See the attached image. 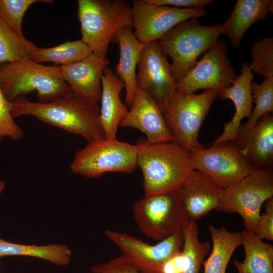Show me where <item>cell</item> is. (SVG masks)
<instances>
[{
	"label": "cell",
	"instance_id": "ba28073f",
	"mask_svg": "<svg viewBox=\"0 0 273 273\" xmlns=\"http://www.w3.org/2000/svg\"><path fill=\"white\" fill-rule=\"evenodd\" d=\"M132 210L140 231L157 241L180 231L189 220L177 191L144 196L133 204Z\"/></svg>",
	"mask_w": 273,
	"mask_h": 273
},
{
	"label": "cell",
	"instance_id": "7a4b0ae2",
	"mask_svg": "<svg viewBox=\"0 0 273 273\" xmlns=\"http://www.w3.org/2000/svg\"><path fill=\"white\" fill-rule=\"evenodd\" d=\"M137 145L144 196L177 191L193 170L189 152L174 142Z\"/></svg>",
	"mask_w": 273,
	"mask_h": 273
},
{
	"label": "cell",
	"instance_id": "e0dca14e",
	"mask_svg": "<svg viewBox=\"0 0 273 273\" xmlns=\"http://www.w3.org/2000/svg\"><path fill=\"white\" fill-rule=\"evenodd\" d=\"M110 61L92 54L85 59L68 65L58 66L61 74L71 90L98 104L101 95V77Z\"/></svg>",
	"mask_w": 273,
	"mask_h": 273
},
{
	"label": "cell",
	"instance_id": "d6986e66",
	"mask_svg": "<svg viewBox=\"0 0 273 273\" xmlns=\"http://www.w3.org/2000/svg\"><path fill=\"white\" fill-rule=\"evenodd\" d=\"M240 72L241 74L237 76L232 85L219 93L221 98L233 102L235 111L231 120L224 124L222 133L212 144L233 141L237 136L242 120L245 118L248 119L252 113V83L254 75L249 63L245 62L242 64Z\"/></svg>",
	"mask_w": 273,
	"mask_h": 273
},
{
	"label": "cell",
	"instance_id": "30bf717a",
	"mask_svg": "<svg viewBox=\"0 0 273 273\" xmlns=\"http://www.w3.org/2000/svg\"><path fill=\"white\" fill-rule=\"evenodd\" d=\"M189 154L193 170L202 172L223 190L255 170L233 141L196 148Z\"/></svg>",
	"mask_w": 273,
	"mask_h": 273
},
{
	"label": "cell",
	"instance_id": "9a60e30c",
	"mask_svg": "<svg viewBox=\"0 0 273 273\" xmlns=\"http://www.w3.org/2000/svg\"><path fill=\"white\" fill-rule=\"evenodd\" d=\"M119 126L138 129L145 134L148 143L173 142L161 109L149 94L138 87L130 110Z\"/></svg>",
	"mask_w": 273,
	"mask_h": 273
},
{
	"label": "cell",
	"instance_id": "4fadbf2b",
	"mask_svg": "<svg viewBox=\"0 0 273 273\" xmlns=\"http://www.w3.org/2000/svg\"><path fill=\"white\" fill-rule=\"evenodd\" d=\"M131 10L133 33L144 45L158 41L183 22L207 14L204 8H177L154 5L147 0L133 1Z\"/></svg>",
	"mask_w": 273,
	"mask_h": 273
},
{
	"label": "cell",
	"instance_id": "277c9868",
	"mask_svg": "<svg viewBox=\"0 0 273 273\" xmlns=\"http://www.w3.org/2000/svg\"><path fill=\"white\" fill-rule=\"evenodd\" d=\"M0 86L9 102L37 92L38 101L59 98L70 88L63 78L58 66H46L30 59L0 64Z\"/></svg>",
	"mask_w": 273,
	"mask_h": 273
},
{
	"label": "cell",
	"instance_id": "4dcf8cb0",
	"mask_svg": "<svg viewBox=\"0 0 273 273\" xmlns=\"http://www.w3.org/2000/svg\"><path fill=\"white\" fill-rule=\"evenodd\" d=\"M38 2L51 3V1L0 0V19L13 30L23 37L22 26L25 12L33 4Z\"/></svg>",
	"mask_w": 273,
	"mask_h": 273
},
{
	"label": "cell",
	"instance_id": "74e56055",
	"mask_svg": "<svg viewBox=\"0 0 273 273\" xmlns=\"http://www.w3.org/2000/svg\"><path fill=\"white\" fill-rule=\"evenodd\" d=\"M1 258H0V267H1Z\"/></svg>",
	"mask_w": 273,
	"mask_h": 273
},
{
	"label": "cell",
	"instance_id": "484cf974",
	"mask_svg": "<svg viewBox=\"0 0 273 273\" xmlns=\"http://www.w3.org/2000/svg\"><path fill=\"white\" fill-rule=\"evenodd\" d=\"M9 256L35 257L63 267L70 263L72 251L65 244L25 245L12 243L0 238V258Z\"/></svg>",
	"mask_w": 273,
	"mask_h": 273
},
{
	"label": "cell",
	"instance_id": "83f0119b",
	"mask_svg": "<svg viewBox=\"0 0 273 273\" xmlns=\"http://www.w3.org/2000/svg\"><path fill=\"white\" fill-rule=\"evenodd\" d=\"M252 92L256 105L247 122L241 126L240 133L248 132L261 118L273 111V77H264L260 84L252 83Z\"/></svg>",
	"mask_w": 273,
	"mask_h": 273
},
{
	"label": "cell",
	"instance_id": "f1b7e54d",
	"mask_svg": "<svg viewBox=\"0 0 273 273\" xmlns=\"http://www.w3.org/2000/svg\"><path fill=\"white\" fill-rule=\"evenodd\" d=\"M27 42L0 19V64L30 59Z\"/></svg>",
	"mask_w": 273,
	"mask_h": 273
},
{
	"label": "cell",
	"instance_id": "4316f807",
	"mask_svg": "<svg viewBox=\"0 0 273 273\" xmlns=\"http://www.w3.org/2000/svg\"><path fill=\"white\" fill-rule=\"evenodd\" d=\"M181 231L184 273H199L204 259L210 252V244L199 240V230L196 221L189 220Z\"/></svg>",
	"mask_w": 273,
	"mask_h": 273
},
{
	"label": "cell",
	"instance_id": "1f68e13d",
	"mask_svg": "<svg viewBox=\"0 0 273 273\" xmlns=\"http://www.w3.org/2000/svg\"><path fill=\"white\" fill-rule=\"evenodd\" d=\"M23 135V130L12 115L10 102L4 96L0 86V141L7 137L17 140Z\"/></svg>",
	"mask_w": 273,
	"mask_h": 273
},
{
	"label": "cell",
	"instance_id": "e575fe53",
	"mask_svg": "<svg viewBox=\"0 0 273 273\" xmlns=\"http://www.w3.org/2000/svg\"><path fill=\"white\" fill-rule=\"evenodd\" d=\"M157 5L168 6L177 8H204L213 2L211 0H147Z\"/></svg>",
	"mask_w": 273,
	"mask_h": 273
},
{
	"label": "cell",
	"instance_id": "cb8c5ba5",
	"mask_svg": "<svg viewBox=\"0 0 273 273\" xmlns=\"http://www.w3.org/2000/svg\"><path fill=\"white\" fill-rule=\"evenodd\" d=\"M208 229L213 246L209 257L203 262L204 273H226L233 252L241 245V232H230L224 226L212 225Z\"/></svg>",
	"mask_w": 273,
	"mask_h": 273
},
{
	"label": "cell",
	"instance_id": "8992f818",
	"mask_svg": "<svg viewBox=\"0 0 273 273\" xmlns=\"http://www.w3.org/2000/svg\"><path fill=\"white\" fill-rule=\"evenodd\" d=\"M218 97L219 93L211 89L199 94L176 91L164 115L173 142L188 152L203 147L198 141L199 130Z\"/></svg>",
	"mask_w": 273,
	"mask_h": 273
},
{
	"label": "cell",
	"instance_id": "836d02e7",
	"mask_svg": "<svg viewBox=\"0 0 273 273\" xmlns=\"http://www.w3.org/2000/svg\"><path fill=\"white\" fill-rule=\"evenodd\" d=\"M255 234L261 240H273V197L265 203V211L260 214Z\"/></svg>",
	"mask_w": 273,
	"mask_h": 273
},
{
	"label": "cell",
	"instance_id": "6da1fadb",
	"mask_svg": "<svg viewBox=\"0 0 273 273\" xmlns=\"http://www.w3.org/2000/svg\"><path fill=\"white\" fill-rule=\"evenodd\" d=\"M13 117L33 116L50 125L81 136L88 143L105 139L98 104L74 93L48 102H32L26 97L10 103Z\"/></svg>",
	"mask_w": 273,
	"mask_h": 273
},
{
	"label": "cell",
	"instance_id": "7c38bea8",
	"mask_svg": "<svg viewBox=\"0 0 273 273\" xmlns=\"http://www.w3.org/2000/svg\"><path fill=\"white\" fill-rule=\"evenodd\" d=\"M227 48L225 40L217 39L176 82V90L190 94L199 89H211L219 94L230 87L237 75L228 56Z\"/></svg>",
	"mask_w": 273,
	"mask_h": 273
},
{
	"label": "cell",
	"instance_id": "2e32d148",
	"mask_svg": "<svg viewBox=\"0 0 273 273\" xmlns=\"http://www.w3.org/2000/svg\"><path fill=\"white\" fill-rule=\"evenodd\" d=\"M223 189L202 172L192 170L177 191L189 220L196 221L218 210Z\"/></svg>",
	"mask_w": 273,
	"mask_h": 273
},
{
	"label": "cell",
	"instance_id": "5bb4252c",
	"mask_svg": "<svg viewBox=\"0 0 273 273\" xmlns=\"http://www.w3.org/2000/svg\"><path fill=\"white\" fill-rule=\"evenodd\" d=\"M137 87L149 94L163 115L176 90L167 57L157 41L144 45L138 64Z\"/></svg>",
	"mask_w": 273,
	"mask_h": 273
},
{
	"label": "cell",
	"instance_id": "603a6c76",
	"mask_svg": "<svg viewBox=\"0 0 273 273\" xmlns=\"http://www.w3.org/2000/svg\"><path fill=\"white\" fill-rule=\"evenodd\" d=\"M241 235L245 257L243 262L234 259L238 273H273V245L264 242L253 232L243 230Z\"/></svg>",
	"mask_w": 273,
	"mask_h": 273
},
{
	"label": "cell",
	"instance_id": "8d00e7d4",
	"mask_svg": "<svg viewBox=\"0 0 273 273\" xmlns=\"http://www.w3.org/2000/svg\"><path fill=\"white\" fill-rule=\"evenodd\" d=\"M5 188V183L3 180H0V194Z\"/></svg>",
	"mask_w": 273,
	"mask_h": 273
},
{
	"label": "cell",
	"instance_id": "d590c367",
	"mask_svg": "<svg viewBox=\"0 0 273 273\" xmlns=\"http://www.w3.org/2000/svg\"><path fill=\"white\" fill-rule=\"evenodd\" d=\"M184 258L181 251L163 266L162 273H184Z\"/></svg>",
	"mask_w": 273,
	"mask_h": 273
},
{
	"label": "cell",
	"instance_id": "8fae6325",
	"mask_svg": "<svg viewBox=\"0 0 273 273\" xmlns=\"http://www.w3.org/2000/svg\"><path fill=\"white\" fill-rule=\"evenodd\" d=\"M104 234L142 273H162L164 265L181 251L183 243L181 230L154 245L125 232L107 229Z\"/></svg>",
	"mask_w": 273,
	"mask_h": 273
},
{
	"label": "cell",
	"instance_id": "3957f363",
	"mask_svg": "<svg viewBox=\"0 0 273 273\" xmlns=\"http://www.w3.org/2000/svg\"><path fill=\"white\" fill-rule=\"evenodd\" d=\"M77 15L81 40L102 58L120 30L133 28L131 6L124 0H78Z\"/></svg>",
	"mask_w": 273,
	"mask_h": 273
},
{
	"label": "cell",
	"instance_id": "f546056e",
	"mask_svg": "<svg viewBox=\"0 0 273 273\" xmlns=\"http://www.w3.org/2000/svg\"><path fill=\"white\" fill-rule=\"evenodd\" d=\"M251 70L258 75L273 77V38L266 37L252 43L251 47Z\"/></svg>",
	"mask_w": 273,
	"mask_h": 273
},
{
	"label": "cell",
	"instance_id": "9c48e42d",
	"mask_svg": "<svg viewBox=\"0 0 273 273\" xmlns=\"http://www.w3.org/2000/svg\"><path fill=\"white\" fill-rule=\"evenodd\" d=\"M272 197V169L255 170L223 190L218 210L238 213L245 230L255 233L261 206Z\"/></svg>",
	"mask_w": 273,
	"mask_h": 273
},
{
	"label": "cell",
	"instance_id": "5b68a950",
	"mask_svg": "<svg viewBox=\"0 0 273 273\" xmlns=\"http://www.w3.org/2000/svg\"><path fill=\"white\" fill-rule=\"evenodd\" d=\"M221 35V24L205 26L198 18H192L178 24L157 41L161 52L171 59L170 68L176 82Z\"/></svg>",
	"mask_w": 273,
	"mask_h": 273
},
{
	"label": "cell",
	"instance_id": "ac0fdd59",
	"mask_svg": "<svg viewBox=\"0 0 273 273\" xmlns=\"http://www.w3.org/2000/svg\"><path fill=\"white\" fill-rule=\"evenodd\" d=\"M255 170L272 169L273 116H263L247 133L239 132L233 141Z\"/></svg>",
	"mask_w": 273,
	"mask_h": 273
},
{
	"label": "cell",
	"instance_id": "44dd1931",
	"mask_svg": "<svg viewBox=\"0 0 273 273\" xmlns=\"http://www.w3.org/2000/svg\"><path fill=\"white\" fill-rule=\"evenodd\" d=\"M272 11V0H237L230 15L221 24L222 35L229 38L233 48H237L248 28L266 19Z\"/></svg>",
	"mask_w": 273,
	"mask_h": 273
},
{
	"label": "cell",
	"instance_id": "d6a6232c",
	"mask_svg": "<svg viewBox=\"0 0 273 273\" xmlns=\"http://www.w3.org/2000/svg\"><path fill=\"white\" fill-rule=\"evenodd\" d=\"M91 273H142L122 255L97 264L90 268Z\"/></svg>",
	"mask_w": 273,
	"mask_h": 273
},
{
	"label": "cell",
	"instance_id": "52a82bcc",
	"mask_svg": "<svg viewBox=\"0 0 273 273\" xmlns=\"http://www.w3.org/2000/svg\"><path fill=\"white\" fill-rule=\"evenodd\" d=\"M138 152L137 144L105 139L78 151L70 168L75 174L91 178L107 172L131 173L138 166Z\"/></svg>",
	"mask_w": 273,
	"mask_h": 273
},
{
	"label": "cell",
	"instance_id": "ffe728a7",
	"mask_svg": "<svg viewBox=\"0 0 273 273\" xmlns=\"http://www.w3.org/2000/svg\"><path fill=\"white\" fill-rule=\"evenodd\" d=\"M124 88L123 81L112 69L106 67L101 77L100 101V118L106 139H117L118 128L128 112L120 98V93Z\"/></svg>",
	"mask_w": 273,
	"mask_h": 273
},
{
	"label": "cell",
	"instance_id": "7402d4cb",
	"mask_svg": "<svg viewBox=\"0 0 273 273\" xmlns=\"http://www.w3.org/2000/svg\"><path fill=\"white\" fill-rule=\"evenodd\" d=\"M132 27L120 30L113 42L119 48L120 57L116 75L124 84L125 104L130 108L137 89L136 68L144 44L135 37Z\"/></svg>",
	"mask_w": 273,
	"mask_h": 273
},
{
	"label": "cell",
	"instance_id": "d4e9b609",
	"mask_svg": "<svg viewBox=\"0 0 273 273\" xmlns=\"http://www.w3.org/2000/svg\"><path fill=\"white\" fill-rule=\"evenodd\" d=\"M29 58L40 63L52 62L55 66L68 65L83 60L93 53L81 39L66 41L50 48H41L28 40Z\"/></svg>",
	"mask_w": 273,
	"mask_h": 273
}]
</instances>
